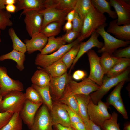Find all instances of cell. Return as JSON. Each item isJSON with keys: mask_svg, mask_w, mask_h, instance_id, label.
I'll use <instances>...</instances> for the list:
<instances>
[{"mask_svg": "<svg viewBox=\"0 0 130 130\" xmlns=\"http://www.w3.org/2000/svg\"><path fill=\"white\" fill-rule=\"evenodd\" d=\"M106 17L93 5L85 17L80 35V42L89 37L99 27L106 23Z\"/></svg>", "mask_w": 130, "mask_h": 130, "instance_id": "6da1fadb", "label": "cell"}, {"mask_svg": "<svg viewBox=\"0 0 130 130\" xmlns=\"http://www.w3.org/2000/svg\"><path fill=\"white\" fill-rule=\"evenodd\" d=\"M130 69L127 68L122 73L116 76L103 78L102 83L99 88L95 92L89 94L92 102L97 104L112 88L120 82L127 81L128 79Z\"/></svg>", "mask_w": 130, "mask_h": 130, "instance_id": "7a4b0ae2", "label": "cell"}, {"mask_svg": "<svg viewBox=\"0 0 130 130\" xmlns=\"http://www.w3.org/2000/svg\"><path fill=\"white\" fill-rule=\"evenodd\" d=\"M3 97L0 104V111L13 114L20 112L26 100L25 93L20 91L12 92Z\"/></svg>", "mask_w": 130, "mask_h": 130, "instance_id": "3957f363", "label": "cell"}, {"mask_svg": "<svg viewBox=\"0 0 130 130\" xmlns=\"http://www.w3.org/2000/svg\"><path fill=\"white\" fill-rule=\"evenodd\" d=\"M109 105L101 100L97 104H95L91 99L87 107V113L89 119L100 127L106 120L110 118L111 115L108 111Z\"/></svg>", "mask_w": 130, "mask_h": 130, "instance_id": "277c9868", "label": "cell"}, {"mask_svg": "<svg viewBox=\"0 0 130 130\" xmlns=\"http://www.w3.org/2000/svg\"><path fill=\"white\" fill-rule=\"evenodd\" d=\"M107 24L106 23L102 26L95 31L102 37L104 41L103 46L98 49V52L99 53L106 52L112 54L118 48L127 46L130 44V41L118 39L108 33L105 29Z\"/></svg>", "mask_w": 130, "mask_h": 130, "instance_id": "5b68a950", "label": "cell"}, {"mask_svg": "<svg viewBox=\"0 0 130 130\" xmlns=\"http://www.w3.org/2000/svg\"><path fill=\"white\" fill-rule=\"evenodd\" d=\"M80 42L77 38L72 42L64 45L52 53L46 55L39 54L36 57L35 63L38 67H45L60 59L73 46Z\"/></svg>", "mask_w": 130, "mask_h": 130, "instance_id": "8992f818", "label": "cell"}, {"mask_svg": "<svg viewBox=\"0 0 130 130\" xmlns=\"http://www.w3.org/2000/svg\"><path fill=\"white\" fill-rule=\"evenodd\" d=\"M0 93L3 97L12 92H22L24 90L23 83L10 78L6 69L4 67H0Z\"/></svg>", "mask_w": 130, "mask_h": 130, "instance_id": "52a82bcc", "label": "cell"}, {"mask_svg": "<svg viewBox=\"0 0 130 130\" xmlns=\"http://www.w3.org/2000/svg\"><path fill=\"white\" fill-rule=\"evenodd\" d=\"M25 15L24 21L26 31L31 37L40 33L42 29L43 17L37 11H28L21 14Z\"/></svg>", "mask_w": 130, "mask_h": 130, "instance_id": "ba28073f", "label": "cell"}, {"mask_svg": "<svg viewBox=\"0 0 130 130\" xmlns=\"http://www.w3.org/2000/svg\"><path fill=\"white\" fill-rule=\"evenodd\" d=\"M86 53L90 67L88 78L100 86L102 84L104 74L100 63V57L94 50L91 49Z\"/></svg>", "mask_w": 130, "mask_h": 130, "instance_id": "9c48e42d", "label": "cell"}, {"mask_svg": "<svg viewBox=\"0 0 130 130\" xmlns=\"http://www.w3.org/2000/svg\"><path fill=\"white\" fill-rule=\"evenodd\" d=\"M100 87L88 78H85L79 82L72 80L65 88L74 95H89L98 90Z\"/></svg>", "mask_w": 130, "mask_h": 130, "instance_id": "30bf717a", "label": "cell"}, {"mask_svg": "<svg viewBox=\"0 0 130 130\" xmlns=\"http://www.w3.org/2000/svg\"><path fill=\"white\" fill-rule=\"evenodd\" d=\"M50 78L49 86L52 99L58 101L62 97L66 85L72 80V77L66 72L59 77Z\"/></svg>", "mask_w": 130, "mask_h": 130, "instance_id": "8fae6325", "label": "cell"}, {"mask_svg": "<svg viewBox=\"0 0 130 130\" xmlns=\"http://www.w3.org/2000/svg\"><path fill=\"white\" fill-rule=\"evenodd\" d=\"M53 126L49 110L43 104L38 110L29 130H53Z\"/></svg>", "mask_w": 130, "mask_h": 130, "instance_id": "7c38bea8", "label": "cell"}, {"mask_svg": "<svg viewBox=\"0 0 130 130\" xmlns=\"http://www.w3.org/2000/svg\"><path fill=\"white\" fill-rule=\"evenodd\" d=\"M50 112L53 126L60 124L65 126H71L68 114L64 104L59 101H53L52 109Z\"/></svg>", "mask_w": 130, "mask_h": 130, "instance_id": "4fadbf2b", "label": "cell"}, {"mask_svg": "<svg viewBox=\"0 0 130 130\" xmlns=\"http://www.w3.org/2000/svg\"><path fill=\"white\" fill-rule=\"evenodd\" d=\"M115 10L118 25L130 24V5L125 0H110L109 3Z\"/></svg>", "mask_w": 130, "mask_h": 130, "instance_id": "5bb4252c", "label": "cell"}, {"mask_svg": "<svg viewBox=\"0 0 130 130\" xmlns=\"http://www.w3.org/2000/svg\"><path fill=\"white\" fill-rule=\"evenodd\" d=\"M72 10H59L48 7L39 11L43 17L42 29L51 22H58L62 24L68 13Z\"/></svg>", "mask_w": 130, "mask_h": 130, "instance_id": "9a60e30c", "label": "cell"}, {"mask_svg": "<svg viewBox=\"0 0 130 130\" xmlns=\"http://www.w3.org/2000/svg\"><path fill=\"white\" fill-rule=\"evenodd\" d=\"M43 104L35 103L26 100L19 114L22 121L29 129L33 125L38 110Z\"/></svg>", "mask_w": 130, "mask_h": 130, "instance_id": "2e32d148", "label": "cell"}, {"mask_svg": "<svg viewBox=\"0 0 130 130\" xmlns=\"http://www.w3.org/2000/svg\"><path fill=\"white\" fill-rule=\"evenodd\" d=\"M99 35V34L95 31L91 35L87 41L80 44L79 51L71 66L70 71L80 57L88 51L94 47H97L99 49L103 47L104 44L98 40V38Z\"/></svg>", "mask_w": 130, "mask_h": 130, "instance_id": "e0dca14e", "label": "cell"}, {"mask_svg": "<svg viewBox=\"0 0 130 130\" xmlns=\"http://www.w3.org/2000/svg\"><path fill=\"white\" fill-rule=\"evenodd\" d=\"M117 19L111 21L109 23L107 32L115 35V38L122 40L130 41V24L118 25Z\"/></svg>", "mask_w": 130, "mask_h": 130, "instance_id": "ac0fdd59", "label": "cell"}, {"mask_svg": "<svg viewBox=\"0 0 130 130\" xmlns=\"http://www.w3.org/2000/svg\"><path fill=\"white\" fill-rule=\"evenodd\" d=\"M30 39H26L24 41L28 53L31 54L37 51H40L45 46L48 38L40 33L31 37Z\"/></svg>", "mask_w": 130, "mask_h": 130, "instance_id": "d6986e66", "label": "cell"}, {"mask_svg": "<svg viewBox=\"0 0 130 130\" xmlns=\"http://www.w3.org/2000/svg\"><path fill=\"white\" fill-rule=\"evenodd\" d=\"M44 0H17L16 12L23 10L21 14L32 10H41L44 8Z\"/></svg>", "mask_w": 130, "mask_h": 130, "instance_id": "ffe728a7", "label": "cell"}, {"mask_svg": "<svg viewBox=\"0 0 130 130\" xmlns=\"http://www.w3.org/2000/svg\"><path fill=\"white\" fill-rule=\"evenodd\" d=\"M78 106V115L83 122L85 123L89 120L87 113V107L91 99L89 95H75Z\"/></svg>", "mask_w": 130, "mask_h": 130, "instance_id": "44dd1931", "label": "cell"}, {"mask_svg": "<svg viewBox=\"0 0 130 130\" xmlns=\"http://www.w3.org/2000/svg\"><path fill=\"white\" fill-rule=\"evenodd\" d=\"M37 68L31 78L32 84L40 87L49 85L51 79L49 75L43 68Z\"/></svg>", "mask_w": 130, "mask_h": 130, "instance_id": "7402d4cb", "label": "cell"}, {"mask_svg": "<svg viewBox=\"0 0 130 130\" xmlns=\"http://www.w3.org/2000/svg\"><path fill=\"white\" fill-rule=\"evenodd\" d=\"M52 78L60 77L67 72L68 69L62 58L48 66L42 68Z\"/></svg>", "mask_w": 130, "mask_h": 130, "instance_id": "603a6c76", "label": "cell"}, {"mask_svg": "<svg viewBox=\"0 0 130 130\" xmlns=\"http://www.w3.org/2000/svg\"><path fill=\"white\" fill-rule=\"evenodd\" d=\"M77 0H46L44 8L50 7L59 10L74 9Z\"/></svg>", "mask_w": 130, "mask_h": 130, "instance_id": "cb8c5ba5", "label": "cell"}, {"mask_svg": "<svg viewBox=\"0 0 130 130\" xmlns=\"http://www.w3.org/2000/svg\"><path fill=\"white\" fill-rule=\"evenodd\" d=\"M66 43L61 37L55 38L52 36L48 38L47 42L44 48L40 51L41 54H48L57 51Z\"/></svg>", "mask_w": 130, "mask_h": 130, "instance_id": "d4e9b609", "label": "cell"}, {"mask_svg": "<svg viewBox=\"0 0 130 130\" xmlns=\"http://www.w3.org/2000/svg\"><path fill=\"white\" fill-rule=\"evenodd\" d=\"M6 59L14 61L17 63L16 67L20 71L24 69V63L25 59V53L13 49L10 52L0 56V61Z\"/></svg>", "mask_w": 130, "mask_h": 130, "instance_id": "484cf974", "label": "cell"}, {"mask_svg": "<svg viewBox=\"0 0 130 130\" xmlns=\"http://www.w3.org/2000/svg\"><path fill=\"white\" fill-rule=\"evenodd\" d=\"M130 65V59L120 58L107 74V76L111 77L116 76L122 73Z\"/></svg>", "mask_w": 130, "mask_h": 130, "instance_id": "4316f807", "label": "cell"}, {"mask_svg": "<svg viewBox=\"0 0 130 130\" xmlns=\"http://www.w3.org/2000/svg\"><path fill=\"white\" fill-rule=\"evenodd\" d=\"M120 59L114 56L112 54L106 52L102 53L100 62L104 75L107 74Z\"/></svg>", "mask_w": 130, "mask_h": 130, "instance_id": "83f0119b", "label": "cell"}, {"mask_svg": "<svg viewBox=\"0 0 130 130\" xmlns=\"http://www.w3.org/2000/svg\"><path fill=\"white\" fill-rule=\"evenodd\" d=\"M93 5L101 13L104 14L107 13L109 17L116 19L117 18L115 11L112 10L110 3L105 0H91Z\"/></svg>", "mask_w": 130, "mask_h": 130, "instance_id": "f1b7e54d", "label": "cell"}, {"mask_svg": "<svg viewBox=\"0 0 130 130\" xmlns=\"http://www.w3.org/2000/svg\"><path fill=\"white\" fill-rule=\"evenodd\" d=\"M58 101L67 105L78 114V102L75 95L65 88L62 97Z\"/></svg>", "mask_w": 130, "mask_h": 130, "instance_id": "f546056e", "label": "cell"}, {"mask_svg": "<svg viewBox=\"0 0 130 130\" xmlns=\"http://www.w3.org/2000/svg\"><path fill=\"white\" fill-rule=\"evenodd\" d=\"M92 5L91 0H77L74 9L84 21Z\"/></svg>", "mask_w": 130, "mask_h": 130, "instance_id": "4dcf8cb0", "label": "cell"}, {"mask_svg": "<svg viewBox=\"0 0 130 130\" xmlns=\"http://www.w3.org/2000/svg\"><path fill=\"white\" fill-rule=\"evenodd\" d=\"M31 86L39 92L42 99L43 104L47 107L49 111H51L52 107L53 101L49 85L43 87H40L32 84Z\"/></svg>", "mask_w": 130, "mask_h": 130, "instance_id": "1f68e13d", "label": "cell"}, {"mask_svg": "<svg viewBox=\"0 0 130 130\" xmlns=\"http://www.w3.org/2000/svg\"><path fill=\"white\" fill-rule=\"evenodd\" d=\"M22 122L19 113H15L8 123L0 130H22Z\"/></svg>", "mask_w": 130, "mask_h": 130, "instance_id": "d6a6232c", "label": "cell"}, {"mask_svg": "<svg viewBox=\"0 0 130 130\" xmlns=\"http://www.w3.org/2000/svg\"><path fill=\"white\" fill-rule=\"evenodd\" d=\"M8 32L12 41L13 49L25 53L27 52L26 45L18 36L14 29L12 28H9Z\"/></svg>", "mask_w": 130, "mask_h": 130, "instance_id": "836d02e7", "label": "cell"}, {"mask_svg": "<svg viewBox=\"0 0 130 130\" xmlns=\"http://www.w3.org/2000/svg\"><path fill=\"white\" fill-rule=\"evenodd\" d=\"M62 24L58 22L50 23L41 30L40 33L48 38L54 36L60 32Z\"/></svg>", "mask_w": 130, "mask_h": 130, "instance_id": "e575fe53", "label": "cell"}, {"mask_svg": "<svg viewBox=\"0 0 130 130\" xmlns=\"http://www.w3.org/2000/svg\"><path fill=\"white\" fill-rule=\"evenodd\" d=\"M80 44L78 43L71 48L62 57V59L68 69L72 65L79 51Z\"/></svg>", "mask_w": 130, "mask_h": 130, "instance_id": "d590c367", "label": "cell"}, {"mask_svg": "<svg viewBox=\"0 0 130 130\" xmlns=\"http://www.w3.org/2000/svg\"><path fill=\"white\" fill-rule=\"evenodd\" d=\"M118 116V114L113 111L111 117L106 120L100 127L102 130H121L117 123Z\"/></svg>", "mask_w": 130, "mask_h": 130, "instance_id": "8d00e7d4", "label": "cell"}, {"mask_svg": "<svg viewBox=\"0 0 130 130\" xmlns=\"http://www.w3.org/2000/svg\"><path fill=\"white\" fill-rule=\"evenodd\" d=\"M125 81H123L118 84L108 96L106 102L109 106L122 98L121 91Z\"/></svg>", "mask_w": 130, "mask_h": 130, "instance_id": "74e56055", "label": "cell"}, {"mask_svg": "<svg viewBox=\"0 0 130 130\" xmlns=\"http://www.w3.org/2000/svg\"><path fill=\"white\" fill-rule=\"evenodd\" d=\"M25 94L26 99L35 103L43 104L42 99L39 92L31 86L27 88Z\"/></svg>", "mask_w": 130, "mask_h": 130, "instance_id": "f35d334b", "label": "cell"}, {"mask_svg": "<svg viewBox=\"0 0 130 130\" xmlns=\"http://www.w3.org/2000/svg\"><path fill=\"white\" fill-rule=\"evenodd\" d=\"M12 15L10 13L5 10H0V27L1 30H4L8 26L13 25L10 18Z\"/></svg>", "mask_w": 130, "mask_h": 130, "instance_id": "ab89813d", "label": "cell"}, {"mask_svg": "<svg viewBox=\"0 0 130 130\" xmlns=\"http://www.w3.org/2000/svg\"><path fill=\"white\" fill-rule=\"evenodd\" d=\"M80 35V33L76 32L72 29L66 32L65 34L61 37L65 42L69 44L74 41V40L79 37Z\"/></svg>", "mask_w": 130, "mask_h": 130, "instance_id": "60d3db41", "label": "cell"}, {"mask_svg": "<svg viewBox=\"0 0 130 130\" xmlns=\"http://www.w3.org/2000/svg\"><path fill=\"white\" fill-rule=\"evenodd\" d=\"M113 55L119 58H125L130 59V46L124 48L116 50L113 53Z\"/></svg>", "mask_w": 130, "mask_h": 130, "instance_id": "b9f144b4", "label": "cell"}, {"mask_svg": "<svg viewBox=\"0 0 130 130\" xmlns=\"http://www.w3.org/2000/svg\"><path fill=\"white\" fill-rule=\"evenodd\" d=\"M72 22V29L76 32L80 33L83 26V21L75 12L74 18Z\"/></svg>", "mask_w": 130, "mask_h": 130, "instance_id": "7bdbcfd3", "label": "cell"}, {"mask_svg": "<svg viewBox=\"0 0 130 130\" xmlns=\"http://www.w3.org/2000/svg\"><path fill=\"white\" fill-rule=\"evenodd\" d=\"M112 105L118 112L121 114L125 119H128L127 112L125 107L122 98L112 104Z\"/></svg>", "mask_w": 130, "mask_h": 130, "instance_id": "ee69618b", "label": "cell"}, {"mask_svg": "<svg viewBox=\"0 0 130 130\" xmlns=\"http://www.w3.org/2000/svg\"><path fill=\"white\" fill-rule=\"evenodd\" d=\"M64 105L68 114L71 124L83 121L77 113L67 105Z\"/></svg>", "mask_w": 130, "mask_h": 130, "instance_id": "f6af8a7d", "label": "cell"}, {"mask_svg": "<svg viewBox=\"0 0 130 130\" xmlns=\"http://www.w3.org/2000/svg\"><path fill=\"white\" fill-rule=\"evenodd\" d=\"M13 114L7 112L0 111V130L8 123Z\"/></svg>", "mask_w": 130, "mask_h": 130, "instance_id": "bcb514c9", "label": "cell"}, {"mask_svg": "<svg viewBox=\"0 0 130 130\" xmlns=\"http://www.w3.org/2000/svg\"><path fill=\"white\" fill-rule=\"evenodd\" d=\"M86 75V73L84 71L78 70L75 71L72 75V78L74 80H78L83 79Z\"/></svg>", "mask_w": 130, "mask_h": 130, "instance_id": "7dc6e473", "label": "cell"}, {"mask_svg": "<svg viewBox=\"0 0 130 130\" xmlns=\"http://www.w3.org/2000/svg\"><path fill=\"white\" fill-rule=\"evenodd\" d=\"M86 130H101L100 127L90 119L84 123Z\"/></svg>", "mask_w": 130, "mask_h": 130, "instance_id": "c3c4849f", "label": "cell"}, {"mask_svg": "<svg viewBox=\"0 0 130 130\" xmlns=\"http://www.w3.org/2000/svg\"><path fill=\"white\" fill-rule=\"evenodd\" d=\"M71 127L75 130H86L84 123L83 121L71 124Z\"/></svg>", "mask_w": 130, "mask_h": 130, "instance_id": "681fc988", "label": "cell"}, {"mask_svg": "<svg viewBox=\"0 0 130 130\" xmlns=\"http://www.w3.org/2000/svg\"><path fill=\"white\" fill-rule=\"evenodd\" d=\"M17 0H0V10H5L6 6L9 4H15Z\"/></svg>", "mask_w": 130, "mask_h": 130, "instance_id": "f907efd6", "label": "cell"}, {"mask_svg": "<svg viewBox=\"0 0 130 130\" xmlns=\"http://www.w3.org/2000/svg\"><path fill=\"white\" fill-rule=\"evenodd\" d=\"M53 130H75L71 127H67L60 124H57L53 126Z\"/></svg>", "mask_w": 130, "mask_h": 130, "instance_id": "816d5d0a", "label": "cell"}, {"mask_svg": "<svg viewBox=\"0 0 130 130\" xmlns=\"http://www.w3.org/2000/svg\"><path fill=\"white\" fill-rule=\"evenodd\" d=\"M75 11L73 9L69 12L66 15L65 20L72 22L74 18Z\"/></svg>", "mask_w": 130, "mask_h": 130, "instance_id": "f5cc1de1", "label": "cell"}, {"mask_svg": "<svg viewBox=\"0 0 130 130\" xmlns=\"http://www.w3.org/2000/svg\"><path fill=\"white\" fill-rule=\"evenodd\" d=\"M5 9L7 12L10 13H14L16 12V7L14 4H9L6 5Z\"/></svg>", "mask_w": 130, "mask_h": 130, "instance_id": "db71d44e", "label": "cell"}, {"mask_svg": "<svg viewBox=\"0 0 130 130\" xmlns=\"http://www.w3.org/2000/svg\"><path fill=\"white\" fill-rule=\"evenodd\" d=\"M72 22L69 21H67L65 23L63 27V30L65 31L66 32L72 30Z\"/></svg>", "mask_w": 130, "mask_h": 130, "instance_id": "11a10c76", "label": "cell"}, {"mask_svg": "<svg viewBox=\"0 0 130 130\" xmlns=\"http://www.w3.org/2000/svg\"><path fill=\"white\" fill-rule=\"evenodd\" d=\"M124 130H130V123L126 124L124 125Z\"/></svg>", "mask_w": 130, "mask_h": 130, "instance_id": "9f6ffc18", "label": "cell"}, {"mask_svg": "<svg viewBox=\"0 0 130 130\" xmlns=\"http://www.w3.org/2000/svg\"><path fill=\"white\" fill-rule=\"evenodd\" d=\"M3 97L1 95L0 93V104L1 102L3 99Z\"/></svg>", "mask_w": 130, "mask_h": 130, "instance_id": "6f0895ef", "label": "cell"}, {"mask_svg": "<svg viewBox=\"0 0 130 130\" xmlns=\"http://www.w3.org/2000/svg\"><path fill=\"white\" fill-rule=\"evenodd\" d=\"M1 29L0 27V42H1V39H0V34H1Z\"/></svg>", "mask_w": 130, "mask_h": 130, "instance_id": "680465c9", "label": "cell"}, {"mask_svg": "<svg viewBox=\"0 0 130 130\" xmlns=\"http://www.w3.org/2000/svg\"></svg>", "mask_w": 130, "mask_h": 130, "instance_id": "91938a15", "label": "cell"}]
</instances>
